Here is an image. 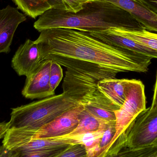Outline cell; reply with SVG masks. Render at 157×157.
I'll use <instances>...</instances> for the list:
<instances>
[{"mask_svg": "<svg viewBox=\"0 0 157 157\" xmlns=\"http://www.w3.org/2000/svg\"><path fill=\"white\" fill-rule=\"evenodd\" d=\"M34 27L40 32L51 29L65 28L88 33L116 27L136 30L145 29L127 11L102 0L90 1L76 13L49 9L40 16Z\"/></svg>", "mask_w": 157, "mask_h": 157, "instance_id": "2", "label": "cell"}, {"mask_svg": "<svg viewBox=\"0 0 157 157\" xmlns=\"http://www.w3.org/2000/svg\"><path fill=\"white\" fill-rule=\"evenodd\" d=\"M71 144L67 140H55L51 138H33L29 141L14 147L11 150L20 154L37 151L67 148Z\"/></svg>", "mask_w": 157, "mask_h": 157, "instance_id": "12", "label": "cell"}, {"mask_svg": "<svg viewBox=\"0 0 157 157\" xmlns=\"http://www.w3.org/2000/svg\"><path fill=\"white\" fill-rule=\"evenodd\" d=\"M67 12L76 13L83 8V6L92 0H61Z\"/></svg>", "mask_w": 157, "mask_h": 157, "instance_id": "19", "label": "cell"}, {"mask_svg": "<svg viewBox=\"0 0 157 157\" xmlns=\"http://www.w3.org/2000/svg\"><path fill=\"white\" fill-rule=\"evenodd\" d=\"M146 105L144 84L141 80L132 79L124 103L121 109L114 112L116 132L108 150L114 144H125L127 129L136 117L146 110Z\"/></svg>", "mask_w": 157, "mask_h": 157, "instance_id": "3", "label": "cell"}, {"mask_svg": "<svg viewBox=\"0 0 157 157\" xmlns=\"http://www.w3.org/2000/svg\"><path fill=\"white\" fill-rule=\"evenodd\" d=\"M85 109L95 117L107 122L115 121V113L113 111L101 106H84Z\"/></svg>", "mask_w": 157, "mask_h": 157, "instance_id": "16", "label": "cell"}, {"mask_svg": "<svg viewBox=\"0 0 157 157\" xmlns=\"http://www.w3.org/2000/svg\"><path fill=\"white\" fill-rule=\"evenodd\" d=\"M52 157H86V151L83 145H70L67 148Z\"/></svg>", "mask_w": 157, "mask_h": 157, "instance_id": "18", "label": "cell"}, {"mask_svg": "<svg viewBox=\"0 0 157 157\" xmlns=\"http://www.w3.org/2000/svg\"><path fill=\"white\" fill-rule=\"evenodd\" d=\"M17 8L25 14L33 18L44 13L51 9L50 6L45 0H13Z\"/></svg>", "mask_w": 157, "mask_h": 157, "instance_id": "14", "label": "cell"}, {"mask_svg": "<svg viewBox=\"0 0 157 157\" xmlns=\"http://www.w3.org/2000/svg\"><path fill=\"white\" fill-rule=\"evenodd\" d=\"M157 15V0H138Z\"/></svg>", "mask_w": 157, "mask_h": 157, "instance_id": "22", "label": "cell"}, {"mask_svg": "<svg viewBox=\"0 0 157 157\" xmlns=\"http://www.w3.org/2000/svg\"><path fill=\"white\" fill-rule=\"evenodd\" d=\"M35 41L42 61L52 60L97 80L121 72L145 73L152 58L102 42L87 32L71 29H46Z\"/></svg>", "mask_w": 157, "mask_h": 157, "instance_id": "1", "label": "cell"}, {"mask_svg": "<svg viewBox=\"0 0 157 157\" xmlns=\"http://www.w3.org/2000/svg\"><path fill=\"white\" fill-rule=\"evenodd\" d=\"M125 147L140 149L152 147L157 139V108L141 113L127 129Z\"/></svg>", "mask_w": 157, "mask_h": 157, "instance_id": "4", "label": "cell"}, {"mask_svg": "<svg viewBox=\"0 0 157 157\" xmlns=\"http://www.w3.org/2000/svg\"><path fill=\"white\" fill-rule=\"evenodd\" d=\"M26 20L17 8L7 6L0 9V54L10 51L15 32L18 25Z\"/></svg>", "mask_w": 157, "mask_h": 157, "instance_id": "9", "label": "cell"}, {"mask_svg": "<svg viewBox=\"0 0 157 157\" xmlns=\"http://www.w3.org/2000/svg\"><path fill=\"white\" fill-rule=\"evenodd\" d=\"M10 128L9 122H0V139L4 138Z\"/></svg>", "mask_w": 157, "mask_h": 157, "instance_id": "24", "label": "cell"}, {"mask_svg": "<svg viewBox=\"0 0 157 157\" xmlns=\"http://www.w3.org/2000/svg\"><path fill=\"white\" fill-rule=\"evenodd\" d=\"M84 109L82 104L65 112L50 122L35 130L32 139L53 138L70 134L78 125Z\"/></svg>", "mask_w": 157, "mask_h": 157, "instance_id": "5", "label": "cell"}, {"mask_svg": "<svg viewBox=\"0 0 157 157\" xmlns=\"http://www.w3.org/2000/svg\"><path fill=\"white\" fill-rule=\"evenodd\" d=\"M104 157H157V147L140 149H131L125 146L121 148L111 147Z\"/></svg>", "mask_w": 157, "mask_h": 157, "instance_id": "15", "label": "cell"}, {"mask_svg": "<svg viewBox=\"0 0 157 157\" xmlns=\"http://www.w3.org/2000/svg\"><path fill=\"white\" fill-rule=\"evenodd\" d=\"M88 33L92 36L110 46L127 50L146 57H150L152 59H157V52L121 35L116 30L115 28L99 32Z\"/></svg>", "mask_w": 157, "mask_h": 157, "instance_id": "10", "label": "cell"}, {"mask_svg": "<svg viewBox=\"0 0 157 157\" xmlns=\"http://www.w3.org/2000/svg\"><path fill=\"white\" fill-rule=\"evenodd\" d=\"M52 8L66 10V7L61 0H45Z\"/></svg>", "mask_w": 157, "mask_h": 157, "instance_id": "23", "label": "cell"}, {"mask_svg": "<svg viewBox=\"0 0 157 157\" xmlns=\"http://www.w3.org/2000/svg\"><path fill=\"white\" fill-rule=\"evenodd\" d=\"M127 11L147 30L157 32V15L138 0H102Z\"/></svg>", "mask_w": 157, "mask_h": 157, "instance_id": "11", "label": "cell"}, {"mask_svg": "<svg viewBox=\"0 0 157 157\" xmlns=\"http://www.w3.org/2000/svg\"><path fill=\"white\" fill-rule=\"evenodd\" d=\"M132 79L105 78L97 82L96 91L102 104L115 112L121 109L126 99Z\"/></svg>", "mask_w": 157, "mask_h": 157, "instance_id": "6", "label": "cell"}, {"mask_svg": "<svg viewBox=\"0 0 157 157\" xmlns=\"http://www.w3.org/2000/svg\"><path fill=\"white\" fill-rule=\"evenodd\" d=\"M52 62V60L41 62L36 70L26 77L22 91L25 98L33 100L45 98L55 95L51 90L50 86Z\"/></svg>", "mask_w": 157, "mask_h": 157, "instance_id": "7", "label": "cell"}, {"mask_svg": "<svg viewBox=\"0 0 157 157\" xmlns=\"http://www.w3.org/2000/svg\"><path fill=\"white\" fill-rule=\"evenodd\" d=\"M152 147H157V139L156 140V141L154 142V144L152 145Z\"/></svg>", "mask_w": 157, "mask_h": 157, "instance_id": "26", "label": "cell"}, {"mask_svg": "<svg viewBox=\"0 0 157 157\" xmlns=\"http://www.w3.org/2000/svg\"><path fill=\"white\" fill-rule=\"evenodd\" d=\"M109 123L97 118L85 109L80 115L77 127L69 135H78L104 130Z\"/></svg>", "mask_w": 157, "mask_h": 157, "instance_id": "13", "label": "cell"}, {"mask_svg": "<svg viewBox=\"0 0 157 157\" xmlns=\"http://www.w3.org/2000/svg\"><path fill=\"white\" fill-rule=\"evenodd\" d=\"M41 62V52L37 43L28 39L16 52L12 59V66L19 76L27 77Z\"/></svg>", "mask_w": 157, "mask_h": 157, "instance_id": "8", "label": "cell"}, {"mask_svg": "<svg viewBox=\"0 0 157 157\" xmlns=\"http://www.w3.org/2000/svg\"><path fill=\"white\" fill-rule=\"evenodd\" d=\"M63 71L61 66L56 62L52 61L50 72V86L51 90L55 93V90L63 78Z\"/></svg>", "mask_w": 157, "mask_h": 157, "instance_id": "17", "label": "cell"}, {"mask_svg": "<svg viewBox=\"0 0 157 157\" xmlns=\"http://www.w3.org/2000/svg\"><path fill=\"white\" fill-rule=\"evenodd\" d=\"M65 148L44 150V151L21 154L19 157H52L57 154H59Z\"/></svg>", "mask_w": 157, "mask_h": 157, "instance_id": "20", "label": "cell"}, {"mask_svg": "<svg viewBox=\"0 0 157 157\" xmlns=\"http://www.w3.org/2000/svg\"><path fill=\"white\" fill-rule=\"evenodd\" d=\"M20 155L17 151L8 149L3 145H0V157H19Z\"/></svg>", "mask_w": 157, "mask_h": 157, "instance_id": "21", "label": "cell"}, {"mask_svg": "<svg viewBox=\"0 0 157 157\" xmlns=\"http://www.w3.org/2000/svg\"><path fill=\"white\" fill-rule=\"evenodd\" d=\"M157 108V72L156 79L155 84L154 88V95L152 99V104L150 108L151 109H154Z\"/></svg>", "mask_w": 157, "mask_h": 157, "instance_id": "25", "label": "cell"}]
</instances>
